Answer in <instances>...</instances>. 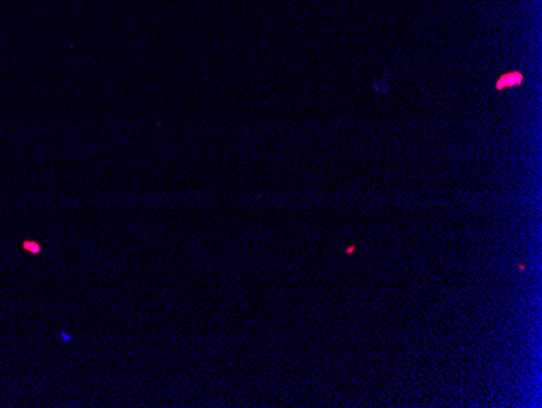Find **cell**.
Masks as SVG:
<instances>
[{"mask_svg": "<svg viewBox=\"0 0 542 408\" xmlns=\"http://www.w3.org/2000/svg\"><path fill=\"white\" fill-rule=\"evenodd\" d=\"M521 80H523L521 74H518V72H513V74H508V75L502 77V78H500V82L497 83V88H499V90H502V88H505V86L520 85V83H521Z\"/></svg>", "mask_w": 542, "mask_h": 408, "instance_id": "cell-1", "label": "cell"}, {"mask_svg": "<svg viewBox=\"0 0 542 408\" xmlns=\"http://www.w3.org/2000/svg\"><path fill=\"white\" fill-rule=\"evenodd\" d=\"M21 247H23V249L26 251V252H30V254H33V255H38V254H41V244L39 243H36V241H33V239H26V241H23L21 243Z\"/></svg>", "mask_w": 542, "mask_h": 408, "instance_id": "cell-2", "label": "cell"}]
</instances>
